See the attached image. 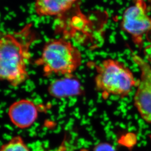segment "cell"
Here are the masks:
<instances>
[{"label": "cell", "instance_id": "cell-1", "mask_svg": "<svg viewBox=\"0 0 151 151\" xmlns=\"http://www.w3.org/2000/svg\"><path fill=\"white\" fill-rule=\"evenodd\" d=\"M33 25L0 36V81L16 87L28 80L31 46L37 40Z\"/></svg>", "mask_w": 151, "mask_h": 151}, {"label": "cell", "instance_id": "cell-2", "mask_svg": "<svg viewBox=\"0 0 151 151\" xmlns=\"http://www.w3.org/2000/svg\"><path fill=\"white\" fill-rule=\"evenodd\" d=\"M80 50L64 38L51 39L44 45L40 57L35 61L45 76L72 75L81 65Z\"/></svg>", "mask_w": 151, "mask_h": 151}, {"label": "cell", "instance_id": "cell-3", "mask_svg": "<svg viewBox=\"0 0 151 151\" xmlns=\"http://www.w3.org/2000/svg\"><path fill=\"white\" fill-rule=\"evenodd\" d=\"M96 88L104 96L126 97L138 85L131 69L118 60H104L96 66Z\"/></svg>", "mask_w": 151, "mask_h": 151}, {"label": "cell", "instance_id": "cell-4", "mask_svg": "<svg viewBox=\"0 0 151 151\" xmlns=\"http://www.w3.org/2000/svg\"><path fill=\"white\" fill-rule=\"evenodd\" d=\"M121 29L131 37L134 45L141 49L144 37L151 32V17L145 0H132L122 14Z\"/></svg>", "mask_w": 151, "mask_h": 151}, {"label": "cell", "instance_id": "cell-5", "mask_svg": "<svg viewBox=\"0 0 151 151\" xmlns=\"http://www.w3.org/2000/svg\"><path fill=\"white\" fill-rule=\"evenodd\" d=\"M132 58L141 72L134 96V104L142 118L148 123L151 124V66L136 54H132Z\"/></svg>", "mask_w": 151, "mask_h": 151}, {"label": "cell", "instance_id": "cell-6", "mask_svg": "<svg viewBox=\"0 0 151 151\" xmlns=\"http://www.w3.org/2000/svg\"><path fill=\"white\" fill-rule=\"evenodd\" d=\"M7 113L10 122L14 126L26 129L31 127L37 120L38 109L32 101L21 99L10 105Z\"/></svg>", "mask_w": 151, "mask_h": 151}, {"label": "cell", "instance_id": "cell-7", "mask_svg": "<svg viewBox=\"0 0 151 151\" xmlns=\"http://www.w3.org/2000/svg\"><path fill=\"white\" fill-rule=\"evenodd\" d=\"M48 92L52 97L62 99L80 95L83 89L79 80L72 75L52 81L48 87Z\"/></svg>", "mask_w": 151, "mask_h": 151}, {"label": "cell", "instance_id": "cell-8", "mask_svg": "<svg viewBox=\"0 0 151 151\" xmlns=\"http://www.w3.org/2000/svg\"><path fill=\"white\" fill-rule=\"evenodd\" d=\"M79 0H35L34 9L40 17L63 16Z\"/></svg>", "mask_w": 151, "mask_h": 151}, {"label": "cell", "instance_id": "cell-9", "mask_svg": "<svg viewBox=\"0 0 151 151\" xmlns=\"http://www.w3.org/2000/svg\"><path fill=\"white\" fill-rule=\"evenodd\" d=\"M0 151H30L23 138L20 136H15L1 146Z\"/></svg>", "mask_w": 151, "mask_h": 151}, {"label": "cell", "instance_id": "cell-10", "mask_svg": "<svg viewBox=\"0 0 151 151\" xmlns=\"http://www.w3.org/2000/svg\"><path fill=\"white\" fill-rule=\"evenodd\" d=\"M93 151H116L114 147L109 143H100L95 147Z\"/></svg>", "mask_w": 151, "mask_h": 151}, {"label": "cell", "instance_id": "cell-11", "mask_svg": "<svg viewBox=\"0 0 151 151\" xmlns=\"http://www.w3.org/2000/svg\"><path fill=\"white\" fill-rule=\"evenodd\" d=\"M150 139H151V134H150Z\"/></svg>", "mask_w": 151, "mask_h": 151}, {"label": "cell", "instance_id": "cell-12", "mask_svg": "<svg viewBox=\"0 0 151 151\" xmlns=\"http://www.w3.org/2000/svg\"><path fill=\"white\" fill-rule=\"evenodd\" d=\"M150 1H151V0H150Z\"/></svg>", "mask_w": 151, "mask_h": 151}]
</instances>
